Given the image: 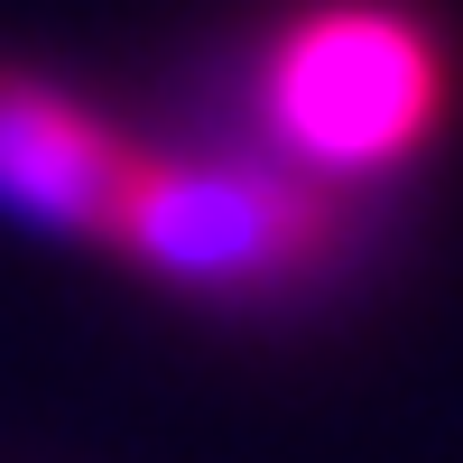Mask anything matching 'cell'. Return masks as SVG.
Masks as SVG:
<instances>
[{
  "mask_svg": "<svg viewBox=\"0 0 463 463\" xmlns=\"http://www.w3.org/2000/svg\"><path fill=\"white\" fill-rule=\"evenodd\" d=\"M130 158L139 148L102 111H84L28 65H0V204L10 213L65 232V241H102Z\"/></svg>",
  "mask_w": 463,
  "mask_h": 463,
  "instance_id": "obj_3",
  "label": "cell"
},
{
  "mask_svg": "<svg viewBox=\"0 0 463 463\" xmlns=\"http://www.w3.org/2000/svg\"><path fill=\"white\" fill-rule=\"evenodd\" d=\"M269 121L297 158L334 176L399 167L417 139L445 121V37L408 0H316L269 47Z\"/></svg>",
  "mask_w": 463,
  "mask_h": 463,
  "instance_id": "obj_1",
  "label": "cell"
},
{
  "mask_svg": "<svg viewBox=\"0 0 463 463\" xmlns=\"http://www.w3.org/2000/svg\"><path fill=\"white\" fill-rule=\"evenodd\" d=\"M343 241V213L316 176L288 167H185V158H130L111 222L93 250H121L185 288H288L325 269Z\"/></svg>",
  "mask_w": 463,
  "mask_h": 463,
  "instance_id": "obj_2",
  "label": "cell"
}]
</instances>
